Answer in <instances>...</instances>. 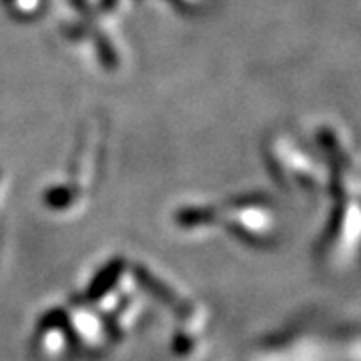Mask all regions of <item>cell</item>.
Returning <instances> with one entry per match:
<instances>
[{
    "label": "cell",
    "instance_id": "1",
    "mask_svg": "<svg viewBox=\"0 0 361 361\" xmlns=\"http://www.w3.org/2000/svg\"><path fill=\"white\" fill-rule=\"evenodd\" d=\"M135 275H137L139 283H141L151 295L155 297V299H159L163 305H167V307H171L173 311H177L180 317H189V315H191V307H189L185 301H180L179 297L175 295L167 285L157 281L153 275H149L147 271L142 269H135Z\"/></svg>",
    "mask_w": 361,
    "mask_h": 361
},
{
    "label": "cell",
    "instance_id": "2",
    "mask_svg": "<svg viewBox=\"0 0 361 361\" xmlns=\"http://www.w3.org/2000/svg\"><path fill=\"white\" fill-rule=\"evenodd\" d=\"M121 271H123V265H121V263H111L109 267H104V269L97 275V279L92 281V285L89 287L90 301L101 299L104 293H109V291L115 287L116 279H118V275H121Z\"/></svg>",
    "mask_w": 361,
    "mask_h": 361
}]
</instances>
